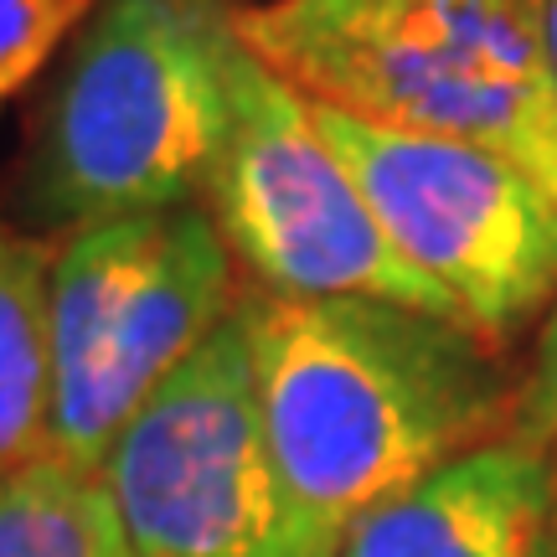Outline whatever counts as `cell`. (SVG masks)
I'll return each mask as SVG.
<instances>
[{"label": "cell", "mask_w": 557, "mask_h": 557, "mask_svg": "<svg viewBox=\"0 0 557 557\" xmlns=\"http://www.w3.org/2000/svg\"><path fill=\"white\" fill-rule=\"evenodd\" d=\"M269 444L305 517L341 537L485 444L506 382L480 331L387 299H248Z\"/></svg>", "instance_id": "obj_1"}, {"label": "cell", "mask_w": 557, "mask_h": 557, "mask_svg": "<svg viewBox=\"0 0 557 557\" xmlns=\"http://www.w3.org/2000/svg\"><path fill=\"white\" fill-rule=\"evenodd\" d=\"M238 41L315 103L480 145L557 201V78L542 0H269Z\"/></svg>", "instance_id": "obj_2"}, {"label": "cell", "mask_w": 557, "mask_h": 557, "mask_svg": "<svg viewBox=\"0 0 557 557\" xmlns=\"http://www.w3.org/2000/svg\"><path fill=\"white\" fill-rule=\"evenodd\" d=\"M233 52L218 0H99L41 109L32 218L78 233L191 207L233 120Z\"/></svg>", "instance_id": "obj_3"}, {"label": "cell", "mask_w": 557, "mask_h": 557, "mask_svg": "<svg viewBox=\"0 0 557 557\" xmlns=\"http://www.w3.org/2000/svg\"><path fill=\"white\" fill-rule=\"evenodd\" d=\"M233 315V248L171 207L67 233L52 253V408L41 455L103 470L139 403Z\"/></svg>", "instance_id": "obj_4"}, {"label": "cell", "mask_w": 557, "mask_h": 557, "mask_svg": "<svg viewBox=\"0 0 557 557\" xmlns=\"http://www.w3.org/2000/svg\"><path fill=\"white\" fill-rule=\"evenodd\" d=\"M135 557H336L278 470L248 305L160 382L103 459Z\"/></svg>", "instance_id": "obj_5"}, {"label": "cell", "mask_w": 557, "mask_h": 557, "mask_svg": "<svg viewBox=\"0 0 557 557\" xmlns=\"http://www.w3.org/2000/svg\"><path fill=\"white\" fill-rule=\"evenodd\" d=\"M201 191L222 243L269 295L387 299L459 320L455 299L382 233L372 201L320 135L310 99L243 41L233 52V120Z\"/></svg>", "instance_id": "obj_6"}, {"label": "cell", "mask_w": 557, "mask_h": 557, "mask_svg": "<svg viewBox=\"0 0 557 557\" xmlns=\"http://www.w3.org/2000/svg\"><path fill=\"white\" fill-rule=\"evenodd\" d=\"M310 109L393 248L455 299L470 331L506 336L557 299V201L521 165L315 99Z\"/></svg>", "instance_id": "obj_7"}, {"label": "cell", "mask_w": 557, "mask_h": 557, "mask_svg": "<svg viewBox=\"0 0 557 557\" xmlns=\"http://www.w3.org/2000/svg\"><path fill=\"white\" fill-rule=\"evenodd\" d=\"M336 557H557V455L532 429L485 438L367 511Z\"/></svg>", "instance_id": "obj_8"}, {"label": "cell", "mask_w": 557, "mask_h": 557, "mask_svg": "<svg viewBox=\"0 0 557 557\" xmlns=\"http://www.w3.org/2000/svg\"><path fill=\"white\" fill-rule=\"evenodd\" d=\"M52 408V253L0 222V475L41 455Z\"/></svg>", "instance_id": "obj_9"}, {"label": "cell", "mask_w": 557, "mask_h": 557, "mask_svg": "<svg viewBox=\"0 0 557 557\" xmlns=\"http://www.w3.org/2000/svg\"><path fill=\"white\" fill-rule=\"evenodd\" d=\"M0 557H135L99 470L37 455L0 475Z\"/></svg>", "instance_id": "obj_10"}, {"label": "cell", "mask_w": 557, "mask_h": 557, "mask_svg": "<svg viewBox=\"0 0 557 557\" xmlns=\"http://www.w3.org/2000/svg\"><path fill=\"white\" fill-rule=\"evenodd\" d=\"M99 0H0V109L78 37Z\"/></svg>", "instance_id": "obj_11"}, {"label": "cell", "mask_w": 557, "mask_h": 557, "mask_svg": "<svg viewBox=\"0 0 557 557\" xmlns=\"http://www.w3.org/2000/svg\"><path fill=\"white\" fill-rule=\"evenodd\" d=\"M532 434H557V305L537 341V377H532Z\"/></svg>", "instance_id": "obj_12"}, {"label": "cell", "mask_w": 557, "mask_h": 557, "mask_svg": "<svg viewBox=\"0 0 557 557\" xmlns=\"http://www.w3.org/2000/svg\"><path fill=\"white\" fill-rule=\"evenodd\" d=\"M542 21H547V58H553V78H557V0H542Z\"/></svg>", "instance_id": "obj_13"}]
</instances>
